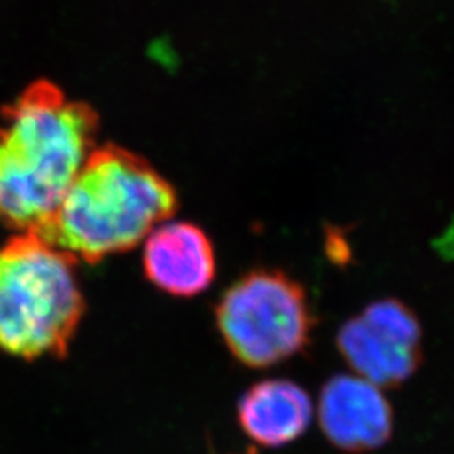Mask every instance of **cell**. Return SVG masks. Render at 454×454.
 Instances as JSON below:
<instances>
[{
  "label": "cell",
  "mask_w": 454,
  "mask_h": 454,
  "mask_svg": "<svg viewBox=\"0 0 454 454\" xmlns=\"http://www.w3.org/2000/svg\"><path fill=\"white\" fill-rule=\"evenodd\" d=\"M99 118L54 82H34L0 110V226L48 224L97 148Z\"/></svg>",
  "instance_id": "1"
},
{
  "label": "cell",
  "mask_w": 454,
  "mask_h": 454,
  "mask_svg": "<svg viewBox=\"0 0 454 454\" xmlns=\"http://www.w3.org/2000/svg\"><path fill=\"white\" fill-rule=\"evenodd\" d=\"M177 209V191L152 163L110 144L91 152L54 215L34 234L78 262L97 264L144 243Z\"/></svg>",
  "instance_id": "2"
},
{
  "label": "cell",
  "mask_w": 454,
  "mask_h": 454,
  "mask_svg": "<svg viewBox=\"0 0 454 454\" xmlns=\"http://www.w3.org/2000/svg\"><path fill=\"white\" fill-rule=\"evenodd\" d=\"M78 260L34 232H19L0 247V350L33 362L65 358L86 301Z\"/></svg>",
  "instance_id": "3"
},
{
  "label": "cell",
  "mask_w": 454,
  "mask_h": 454,
  "mask_svg": "<svg viewBox=\"0 0 454 454\" xmlns=\"http://www.w3.org/2000/svg\"><path fill=\"white\" fill-rule=\"evenodd\" d=\"M227 350L251 369H268L303 354L317 317L300 281L281 270L256 268L227 286L214 309Z\"/></svg>",
  "instance_id": "4"
},
{
  "label": "cell",
  "mask_w": 454,
  "mask_h": 454,
  "mask_svg": "<svg viewBox=\"0 0 454 454\" xmlns=\"http://www.w3.org/2000/svg\"><path fill=\"white\" fill-rule=\"evenodd\" d=\"M337 348L358 377L380 389H395L421 369V322L406 303L377 300L341 325Z\"/></svg>",
  "instance_id": "5"
},
{
  "label": "cell",
  "mask_w": 454,
  "mask_h": 454,
  "mask_svg": "<svg viewBox=\"0 0 454 454\" xmlns=\"http://www.w3.org/2000/svg\"><path fill=\"white\" fill-rule=\"evenodd\" d=\"M318 421L326 441L347 454L372 453L389 442L394 411L380 387L358 375H333L320 390Z\"/></svg>",
  "instance_id": "6"
},
{
  "label": "cell",
  "mask_w": 454,
  "mask_h": 454,
  "mask_svg": "<svg viewBox=\"0 0 454 454\" xmlns=\"http://www.w3.org/2000/svg\"><path fill=\"white\" fill-rule=\"evenodd\" d=\"M144 243V273L160 292L192 298L209 290L217 275V258L202 227L187 221H167L155 227Z\"/></svg>",
  "instance_id": "7"
},
{
  "label": "cell",
  "mask_w": 454,
  "mask_h": 454,
  "mask_svg": "<svg viewBox=\"0 0 454 454\" xmlns=\"http://www.w3.org/2000/svg\"><path fill=\"white\" fill-rule=\"evenodd\" d=\"M311 416L309 392L286 379L260 380L238 403V422L244 434L266 448L286 446L301 438Z\"/></svg>",
  "instance_id": "8"
},
{
  "label": "cell",
  "mask_w": 454,
  "mask_h": 454,
  "mask_svg": "<svg viewBox=\"0 0 454 454\" xmlns=\"http://www.w3.org/2000/svg\"><path fill=\"white\" fill-rule=\"evenodd\" d=\"M246 454H258V451H256L254 448H249V450H247V453Z\"/></svg>",
  "instance_id": "9"
}]
</instances>
